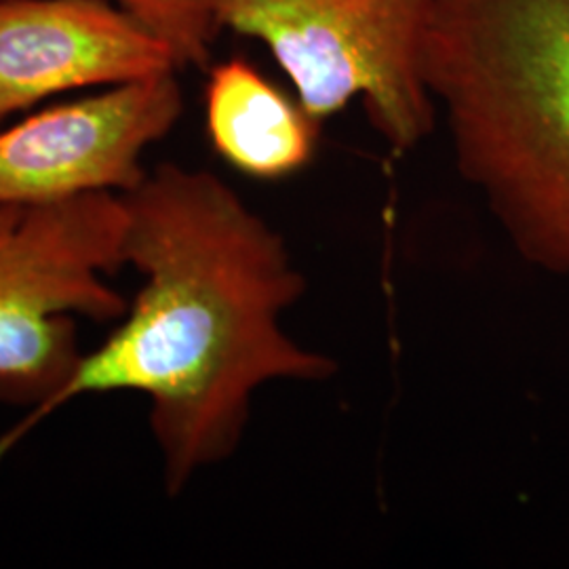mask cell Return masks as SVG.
<instances>
[{
	"instance_id": "6da1fadb",
	"label": "cell",
	"mask_w": 569,
	"mask_h": 569,
	"mask_svg": "<svg viewBox=\"0 0 569 569\" xmlns=\"http://www.w3.org/2000/svg\"><path fill=\"white\" fill-rule=\"evenodd\" d=\"M122 201L124 266L142 274V287L60 390L0 435V465L72 399L140 392L150 401L164 489L178 496L241 446L258 388L323 382L338 363L284 331V310L306 293L305 274L283 237L224 180L163 163Z\"/></svg>"
},
{
	"instance_id": "7a4b0ae2",
	"label": "cell",
	"mask_w": 569,
	"mask_h": 569,
	"mask_svg": "<svg viewBox=\"0 0 569 569\" xmlns=\"http://www.w3.org/2000/svg\"><path fill=\"white\" fill-rule=\"evenodd\" d=\"M425 81L510 247L569 279V0H432Z\"/></svg>"
},
{
	"instance_id": "3957f363",
	"label": "cell",
	"mask_w": 569,
	"mask_h": 569,
	"mask_svg": "<svg viewBox=\"0 0 569 569\" xmlns=\"http://www.w3.org/2000/svg\"><path fill=\"white\" fill-rule=\"evenodd\" d=\"M122 194L0 204V397L39 406L81 359L77 317L127 310L108 274L124 266Z\"/></svg>"
},
{
	"instance_id": "277c9868",
	"label": "cell",
	"mask_w": 569,
	"mask_h": 569,
	"mask_svg": "<svg viewBox=\"0 0 569 569\" xmlns=\"http://www.w3.org/2000/svg\"><path fill=\"white\" fill-rule=\"evenodd\" d=\"M432 0H220V26L268 47L306 112L326 121L355 98L397 152L425 142L437 106L425 81Z\"/></svg>"
},
{
	"instance_id": "5b68a950",
	"label": "cell",
	"mask_w": 569,
	"mask_h": 569,
	"mask_svg": "<svg viewBox=\"0 0 569 569\" xmlns=\"http://www.w3.org/2000/svg\"><path fill=\"white\" fill-rule=\"evenodd\" d=\"M178 72L106 87L0 124V204L56 203L142 182L143 152L178 124Z\"/></svg>"
},
{
	"instance_id": "8992f818",
	"label": "cell",
	"mask_w": 569,
	"mask_h": 569,
	"mask_svg": "<svg viewBox=\"0 0 569 569\" xmlns=\"http://www.w3.org/2000/svg\"><path fill=\"white\" fill-rule=\"evenodd\" d=\"M180 72L110 0H0V124L61 93Z\"/></svg>"
},
{
	"instance_id": "52a82bcc",
	"label": "cell",
	"mask_w": 569,
	"mask_h": 569,
	"mask_svg": "<svg viewBox=\"0 0 569 569\" xmlns=\"http://www.w3.org/2000/svg\"><path fill=\"white\" fill-rule=\"evenodd\" d=\"M204 122L213 150L249 178L281 180L312 161L321 122L243 58L211 68Z\"/></svg>"
},
{
	"instance_id": "ba28073f",
	"label": "cell",
	"mask_w": 569,
	"mask_h": 569,
	"mask_svg": "<svg viewBox=\"0 0 569 569\" xmlns=\"http://www.w3.org/2000/svg\"><path fill=\"white\" fill-rule=\"evenodd\" d=\"M121 7L171 51L178 68L209 61L211 44L222 32L220 0H110Z\"/></svg>"
}]
</instances>
